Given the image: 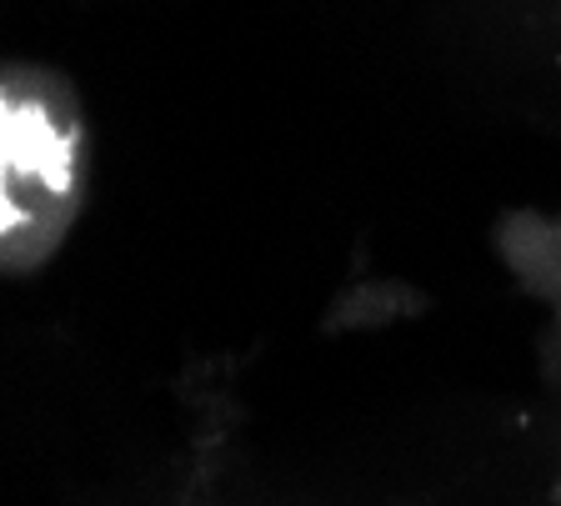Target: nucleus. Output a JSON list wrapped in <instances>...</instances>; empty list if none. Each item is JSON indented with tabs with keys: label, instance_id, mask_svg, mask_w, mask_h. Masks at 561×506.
I'll list each match as a JSON object with an SVG mask.
<instances>
[{
	"label": "nucleus",
	"instance_id": "1",
	"mask_svg": "<svg viewBox=\"0 0 561 506\" xmlns=\"http://www.w3.org/2000/svg\"><path fill=\"white\" fill-rule=\"evenodd\" d=\"M70 120L31 91L0 81V246L70 200Z\"/></svg>",
	"mask_w": 561,
	"mask_h": 506
}]
</instances>
